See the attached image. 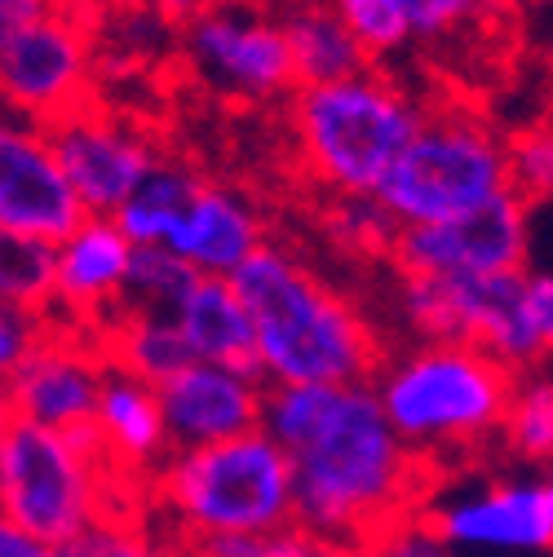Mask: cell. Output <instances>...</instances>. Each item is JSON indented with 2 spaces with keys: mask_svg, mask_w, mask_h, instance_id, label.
Instances as JSON below:
<instances>
[{
  "mask_svg": "<svg viewBox=\"0 0 553 557\" xmlns=\"http://www.w3.org/2000/svg\"><path fill=\"white\" fill-rule=\"evenodd\" d=\"M261 430L297 473V527L310 540L368 548L421 518L443 469L411 451L381 407L377 385H280L266 394Z\"/></svg>",
  "mask_w": 553,
  "mask_h": 557,
  "instance_id": "1",
  "label": "cell"
},
{
  "mask_svg": "<svg viewBox=\"0 0 553 557\" xmlns=\"http://www.w3.org/2000/svg\"><path fill=\"white\" fill-rule=\"evenodd\" d=\"M235 288L253 310L261 381L270 389L372 385L390 359V341L364 306L280 239L235 274Z\"/></svg>",
  "mask_w": 553,
  "mask_h": 557,
  "instance_id": "2",
  "label": "cell"
},
{
  "mask_svg": "<svg viewBox=\"0 0 553 557\" xmlns=\"http://www.w3.org/2000/svg\"><path fill=\"white\" fill-rule=\"evenodd\" d=\"M372 385L398 438L447 469L501 443L518 376L469 341H407Z\"/></svg>",
  "mask_w": 553,
  "mask_h": 557,
  "instance_id": "3",
  "label": "cell"
},
{
  "mask_svg": "<svg viewBox=\"0 0 553 557\" xmlns=\"http://www.w3.org/2000/svg\"><path fill=\"white\" fill-rule=\"evenodd\" d=\"M426 102L385 66L302 85L284 107L293 156L323 195H381L394 164L426 124Z\"/></svg>",
  "mask_w": 553,
  "mask_h": 557,
  "instance_id": "4",
  "label": "cell"
},
{
  "mask_svg": "<svg viewBox=\"0 0 553 557\" xmlns=\"http://www.w3.org/2000/svg\"><path fill=\"white\" fill-rule=\"evenodd\" d=\"M120 509H147V492L115 473L98 425L62 434L5 416V430H0L5 527L49 548H72L89 527Z\"/></svg>",
  "mask_w": 553,
  "mask_h": 557,
  "instance_id": "5",
  "label": "cell"
},
{
  "mask_svg": "<svg viewBox=\"0 0 553 557\" xmlns=\"http://www.w3.org/2000/svg\"><path fill=\"white\" fill-rule=\"evenodd\" d=\"M147 513L186 548L218 535H270L297 527V473L266 430L173 451L147 482Z\"/></svg>",
  "mask_w": 553,
  "mask_h": 557,
  "instance_id": "6",
  "label": "cell"
},
{
  "mask_svg": "<svg viewBox=\"0 0 553 557\" xmlns=\"http://www.w3.org/2000/svg\"><path fill=\"white\" fill-rule=\"evenodd\" d=\"M505 195H514L509 133L474 107L434 102L377 199L398 226H439Z\"/></svg>",
  "mask_w": 553,
  "mask_h": 557,
  "instance_id": "7",
  "label": "cell"
},
{
  "mask_svg": "<svg viewBox=\"0 0 553 557\" xmlns=\"http://www.w3.org/2000/svg\"><path fill=\"white\" fill-rule=\"evenodd\" d=\"M177 58L209 94L239 107H288L302 89L274 0H226L177 32Z\"/></svg>",
  "mask_w": 553,
  "mask_h": 557,
  "instance_id": "8",
  "label": "cell"
},
{
  "mask_svg": "<svg viewBox=\"0 0 553 557\" xmlns=\"http://www.w3.org/2000/svg\"><path fill=\"white\" fill-rule=\"evenodd\" d=\"M0 94L10 115L40 128L98 102L94 18L76 5H58L49 18L0 36Z\"/></svg>",
  "mask_w": 553,
  "mask_h": 557,
  "instance_id": "9",
  "label": "cell"
},
{
  "mask_svg": "<svg viewBox=\"0 0 553 557\" xmlns=\"http://www.w3.org/2000/svg\"><path fill=\"white\" fill-rule=\"evenodd\" d=\"M49 143L89 218H115L164 156L160 137L143 120L102 102L58 120L49 128Z\"/></svg>",
  "mask_w": 553,
  "mask_h": 557,
  "instance_id": "10",
  "label": "cell"
},
{
  "mask_svg": "<svg viewBox=\"0 0 553 557\" xmlns=\"http://www.w3.org/2000/svg\"><path fill=\"white\" fill-rule=\"evenodd\" d=\"M531 252V218L518 195H505L469 218L439 222V226H398L390 248V265L398 274L421 278H501L527 274Z\"/></svg>",
  "mask_w": 553,
  "mask_h": 557,
  "instance_id": "11",
  "label": "cell"
},
{
  "mask_svg": "<svg viewBox=\"0 0 553 557\" xmlns=\"http://www.w3.org/2000/svg\"><path fill=\"white\" fill-rule=\"evenodd\" d=\"M107 372L111 359L94 332L53 323V332L40 341V350H32L5 376V416L62 434L94 425Z\"/></svg>",
  "mask_w": 553,
  "mask_h": 557,
  "instance_id": "12",
  "label": "cell"
},
{
  "mask_svg": "<svg viewBox=\"0 0 553 557\" xmlns=\"http://www.w3.org/2000/svg\"><path fill=\"white\" fill-rule=\"evenodd\" d=\"M89 222L85 203L58 164L49 128L5 115L0 124V239L62 244Z\"/></svg>",
  "mask_w": 553,
  "mask_h": 557,
  "instance_id": "13",
  "label": "cell"
},
{
  "mask_svg": "<svg viewBox=\"0 0 553 557\" xmlns=\"http://www.w3.org/2000/svg\"><path fill=\"white\" fill-rule=\"evenodd\" d=\"M266 394H270V385L248 372H231V368H213V363L182 368L173 381L160 385L173 451L213 447V443L257 434L266 421Z\"/></svg>",
  "mask_w": 553,
  "mask_h": 557,
  "instance_id": "14",
  "label": "cell"
},
{
  "mask_svg": "<svg viewBox=\"0 0 553 557\" xmlns=\"http://www.w3.org/2000/svg\"><path fill=\"white\" fill-rule=\"evenodd\" d=\"M426 522L452 548H492V553L553 548L544 482H531V478H496L469 496L430 505Z\"/></svg>",
  "mask_w": 553,
  "mask_h": 557,
  "instance_id": "15",
  "label": "cell"
},
{
  "mask_svg": "<svg viewBox=\"0 0 553 557\" xmlns=\"http://www.w3.org/2000/svg\"><path fill=\"white\" fill-rule=\"evenodd\" d=\"M133 244L115 226V218H89L76 235L58 244V293H53V323L102 332L128 293Z\"/></svg>",
  "mask_w": 553,
  "mask_h": 557,
  "instance_id": "16",
  "label": "cell"
},
{
  "mask_svg": "<svg viewBox=\"0 0 553 557\" xmlns=\"http://www.w3.org/2000/svg\"><path fill=\"white\" fill-rule=\"evenodd\" d=\"M270 244V218L253 190L231 182H204L191 199L186 218L177 222L169 252L182 257L195 274L235 278L261 248Z\"/></svg>",
  "mask_w": 553,
  "mask_h": 557,
  "instance_id": "17",
  "label": "cell"
},
{
  "mask_svg": "<svg viewBox=\"0 0 553 557\" xmlns=\"http://www.w3.org/2000/svg\"><path fill=\"white\" fill-rule=\"evenodd\" d=\"M94 425L107 443V456L115 465V473L128 486H143L164 469V460L173 456V438H169V421H164V403H160V385L120 372H107L102 385V403Z\"/></svg>",
  "mask_w": 553,
  "mask_h": 557,
  "instance_id": "18",
  "label": "cell"
},
{
  "mask_svg": "<svg viewBox=\"0 0 553 557\" xmlns=\"http://www.w3.org/2000/svg\"><path fill=\"white\" fill-rule=\"evenodd\" d=\"M173 319H177V327H182V336L191 345L195 363H213V368L261 376L257 323H253L248 301L235 288V278L199 274Z\"/></svg>",
  "mask_w": 553,
  "mask_h": 557,
  "instance_id": "19",
  "label": "cell"
},
{
  "mask_svg": "<svg viewBox=\"0 0 553 557\" xmlns=\"http://www.w3.org/2000/svg\"><path fill=\"white\" fill-rule=\"evenodd\" d=\"M527 274L469 278V341L501 359L514 376H527L549 359L544 332L531 310Z\"/></svg>",
  "mask_w": 553,
  "mask_h": 557,
  "instance_id": "20",
  "label": "cell"
},
{
  "mask_svg": "<svg viewBox=\"0 0 553 557\" xmlns=\"http://www.w3.org/2000/svg\"><path fill=\"white\" fill-rule=\"evenodd\" d=\"M297 66V85H336L368 72V53L332 10V0H274Z\"/></svg>",
  "mask_w": 553,
  "mask_h": 557,
  "instance_id": "21",
  "label": "cell"
},
{
  "mask_svg": "<svg viewBox=\"0 0 553 557\" xmlns=\"http://www.w3.org/2000/svg\"><path fill=\"white\" fill-rule=\"evenodd\" d=\"M102 341V350L111 359V368L120 372H133L151 385H164L173 381L182 368L195 363L191 345L177 327L173 314H151V310H120L102 332H94Z\"/></svg>",
  "mask_w": 553,
  "mask_h": 557,
  "instance_id": "22",
  "label": "cell"
},
{
  "mask_svg": "<svg viewBox=\"0 0 553 557\" xmlns=\"http://www.w3.org/2000/svg\"><path fill=\"white\" fill-rule=\"evenodd\" d=\"M204 177L191 160L182 156H160V164L137 186V195L115 213V226L128 235L133 248H169L177 222L186 218L191 199L204 190Z\"/></svg>",
  "mask_w": 553,
  "mask_h": 557,
  "instance_id": "23",
  "label": "cell"
},
{
  "mask_svg": "<svg viewBox=\"0 0 553 557\" xmlns=\"http://www.w3.org/2000/svg\"><path fill=\"white\" fill-rule=\"evenodd\" d=\"M394 319L411 341H469V284L398 274Z\"/></svg>",
  "mask_w": 553,
  "mask_h": 557,
  "instance_id": "24",
  "label": "cell"
},
{
  "mask_svg": "<svg viewBox=\"0 0 553 557\" xmlns=\"http://www.w3.org/2000/svg\"><path fill=\"white\" fill-rule=\"evenodd\" d=\"M319 226L332 248L351 257H385L398 239V222L385 213L377 195H323L319 203Z\"/></svg>",
  "mask_w": 553,
  "mask_h": 557,
  "instance_id": "25",
  "label": "cell"
},
{
  "mask_svg": "<svg viewBox=\"0 0 553 557\" xmlns=\"http://www.w3.org/2000/svg\"><path fill=\"white\" fill-rule=\"evenodd\" d=\"M501 447L514 460L553 469V376H544V372L518 376V389H514V403H509V416H505Z\"/></svg>",
  "mask_w": 553,
  "mask_h": 557,
  "instance_id": "26",
  "label": "cell"
},
{
  "mask_svg": "<svg viewBox=\"0 0 553 557\" xmlns=\"http://www.w3.org/2000/svg\"><path fill=\"white\" fill-rule=\"evenodd\" d=\"M66 557H186V548L147 509H120L89 527Z\"/></svg>",
  "mask_w": 553,
  "mask_h": 557,
  "instance_id": "27",
  "label": "cell"
},
{
  "mask_svg": "<svg viewBox=\"0 0 553 557\" xmlns=\"http://www.w3.org/2000/svg\"><path fill=\"white\" fill-rule=\"evenodd\" d=\"M58 248L36 239H0V301L53 314Z\"/></svg>",
  "mask_w": 553,
  "mask_h": 557,
  "instance_id": "28",
  "label": "cell"
},
{
  "mask_svg": "<svg viewBox=\"0 0 553 557\" xmlns=\"http://www.w3.org/2000/svg\"><path fill=\"white\" fill-rule=\"evenodd\" d=\"M195 278L199 274L182 257H173L169 248H133L124 306L128 310H151V314H177V306L195 288Z\"/></svg>",
  "mask_w": 553,
  "mask_h": 557,
  "instance_id": "29",
  "label": "cell"
},
{
  "mask_svg": "<svg viewBox=\"0 0 553 557\" xmlns=\"http://www.w3.org/2000/svg\"><path fill=\"white\" fill-rule=\"evenodd\" d=\"M332 10L355 32V40L364 45L372 66H385L390 58L417 45V32H411L403 0H332Z\"/></svg>",
  "mask_w": 553,
  "mask_h": 557,
  "instance_id": "30",
  "label": "cell"
},
{
  "mask_svg": "<svg viewBox=\"0 0 553 557\" xmlns=\"http://www.w3.org/2000/svg\"><path fill=\"white\" fill-rule=\"evenodd\" d=\"M509 186L527 208L553 199V115L509 128Z\"/></svg>",
  "mask_w": 553,
  "mask_h": 557,
  "instance_id": "31",
  "label": "cell"
},
{
  "mask_svg": "<svg viewBox=\"0 0 553 557\" xmlns=\"http://www.w3.org/2000/svg\"><path fill=\"white\" fill-rule=\"evenodd\" d=\"M403 10L411 18L417 40L439 45V40H456V36L482 27L501 10V0H403Z\"/></svg>",
  "mask_w": 553,
  "mask_h": 557,
  "instance_id": "32",
  "label": "cell"
},
{
  "mask_svg": "<svg viewBox=\"0 0 553 557\" xmlns=\"http://www.w3.org/2000/svg\"><path fill=\"white\" fill-rule=\"evenodd\" d=\"M310 535L302 527L270 531V535H218L186 544V557H306Z\"/></svg>",
  "mask_w": 553,
  "mask_h": 557,
  "instance_id": "33",
  "label": "cell"
},
{
  "mask_svg": "<svg viewBox=\"0 0 553 557\" xmlns=\"http://www.w3.org/2000/svg\"><path fill=\"white\" fill-rule=\"evenodd\" d=\"M49 332H53V314L0 301V372L10 376L32 350H40V341Z\"/></svg>",
  "mask_w": 553,
  "mask_h": 557,
  "instance_id": "34",
  "label": "cell"
},
{
  "mask_svg": "<svg viewBox=\"0 0 553 557\" xmlns=\"http://www.w3.org/2000/svg\"><path fill=\"white\" fill-rule=\"evenodd\" d=\"M364 557H452V544H443V535L421 513V518H411V522L377 535L364 548Z\"/></svg>",
  "mask_w": 553,
  "mask_h": 557,
  "instance_id": "35",
  "label": "cell"
},
{
  "mask_svg": "<svg viewBox=\"0 0 553 557\" xmlns=\"http://www.w3.org/2000/svg\"><path fill=\"white\" fill-rule=\"evenodd\" d=\"M62 0H0V36H14L40 18H49Z\"/></svg>",
  "mask_w": 553,
  "mask_h": 557,
  "instance_id": "36",
  "label": "cell"
},
{
  "mask_svg": "<svg viewBox=\"0 0 553 557\" xmlns=\"http://www.w3.org/2000/svg\"><path fill=\"white\" fill-rule=\"evenodd\" d=\"M527 293H531V310H536V323L544 332V345L553 355V270H531L527 274Z\"/></svg>",
  "mask_w": 553,
  "mask_h": 557,
  "instance_id": "37",
  "label": "cell"
},
{
  "mask_svg": "<svg viewBox=\"0 0 553 557\" xmlns=\"http://www.w3.org/2000/svg\"><path fill=\"white\" fill-rule=\"evenodd\" d=\"M147 5L169 23V27H191V23H199L204 14H213L218 5H226V0H147Z\"/></svg>",
  "mask_w": 553,
  "mask_h": 557,
  "instance_id": "38",
  "label": "cell"
},
{
  "mask_svg": "<svg viewBox=\"0 0 553 557\" xmlns=\"http://www.w3.org/2000/svg\"><path fill=\"white\" fill-rule=\"evenodd\" d=\"M0 557H66V548H49L14 527H0Z\"/></svg>",
  "mask_w": 553,
  "mask_h": 557,
  "instance_id": "39",
  "label": "cell"
},
{
  "mask_svg": "<svg viewBox=\"0 0 553 557\" xmlns=\"http://www.w3.org/2000/svg\"><path fill=\"white\" fill-rule=\"evenodd\" d=\"M306 557H364L359 544H336V540H310Z\"/></svg>",
  "mask_w": 553,
  "mask_h": 557,
  "instance_id": "40",
  "label": "cell"
},
{
  "mask_svg": "<svg viewBox=\"0 0 553 557\" xmlns=\"http://www.w3.org/2000/svg\"><path fill=\"white\" fill-rule=\"evenodd\" d=\"M544 482V505H549V531H553V469L540 478Z\"/></svg>",
  "mask_w": 553,
  "mask_h": 557,
  "instance_id": "41",
  "label": "cell"
}]
</instances>
